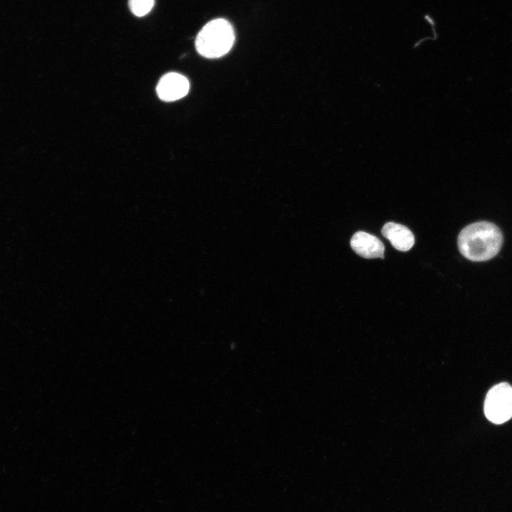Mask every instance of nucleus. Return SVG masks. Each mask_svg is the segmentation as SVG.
<instances>
[{"mask_svg": "<svg viewBox=\"0 0 512 512\" xmlns=\"http://www.w3.org/2000/svg\"><path fill=\"white\" fill-rule=\"evenodd\" d=\"M503 235L495 224L486 221L476 222L465 227L457 240L459 252L469 260L486 261L499 252Z\"/></svg>", "mask_w": 512, "mask_h": 512, "instance_id": "nucleus-1", "label": "nucleus"}, {"mask_svg": "<svg viewBox=\"0 0 512 512\" xmlns=\"http://www.w3.org/2000/svg\"><path fill=\"white\" fill-rule=\"evenodd\" d=\"M235 40L233 27L228 21L218 18L208 22L197 35L196 48L201 55L213 58L226 54Z\"/></svg>", "mask_w": 512, "mask_h": 512, "instance_id": "nucleus-2", "label": "nucleus"}, {"mask_svg": "<svg viewBox=\"0 0 512 512\" xmlns=\"http://www.w3.org/2000/svg\"><path fill=\"white\" fill-rule=\"evenodd\" d=\"M484 414L491 422L499 425L512 417V386L501 383L487 393L484 402Z\"/></svg>", "mask_w": 512, "mask_h": 512, "instance_id": "nucleus-3", "label": "nucleus"}, {"mask_svg": "<svg viewBox=\"0 0 512 512\" xmlns=\"http://www.w3.org/2000/svg\"><path fill=\"white\" fill-rule=\"evenodd\" d=\"M189 90L186 77L176 73L164 75L156 86L158 97L164 101L171 102L183 97Z\"/></svg>", "mask_w": 512, "mask_h": 512, "instance_id": "nucleus-4", "label": "nucleus"}, {"mask_svg": "<svg viewBox=\"0 0 512 512\" xmlns=\"http://www.w3.org/2000/svg\"><path fill=\"white\" fill-rule=\"evenodd\" d=\"M350 242L353 250L364 258L384 257L383 242L371 234L358 231L353 235Z\"/></svg>", "mask_w": 512, "mask_h": 512, "instance_id": "nucleus-5", "label": "nucleus"}, {"mask_svg": "<svg viewBox=\"0 0 512 512\" xmlns=\"http://www.w3.org/2000/svg\"><path fill=\"white\" fill-rule=\"evenodd\" d=\"M381 233L391 245L400 251L409 250L415 243L412 233L401 224L388 222L383 225Z\"/></svg>", "mask_w": 512, "mask_h": 512, "instance_id": "nucleus-6", "label": "nucleus"}, {"mask_svg": "<svg viewBox=\"0 0 512 512\" xmlns=\"http://www.w3.org/2000/svg\"><path fill=\"white\" fill-rule=\"evenodd\" d=\"M130 11L137 16L146 15L153 8L154 0H129Z\"/></svg>", "mask_w": 512, "mask_h": 512, "instance_id": "nucleus-7", "label": "nucleus"}]
</instances>
